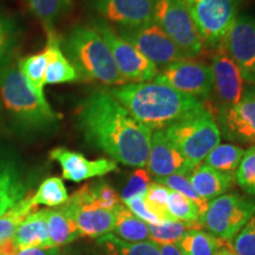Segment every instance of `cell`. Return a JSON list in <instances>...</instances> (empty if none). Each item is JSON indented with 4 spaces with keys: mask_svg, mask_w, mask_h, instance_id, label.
<instances>
[{
    "mask_svg": "<svg viewBox=\"0 0 255 255\" xmlns=\"http://www.w3.org/2000/svg\"><path fill=\"white\" fill-rule=\"evenodd\" d=\"M77 126L85 141L113 161L136 168L146 165L152 131L133 119L109 91L97 90L83 101Z\"/></svg>",
    "mask_w": 255,
    "mask_h": 255,
    "instance_id": "1",
    "label": "cell"
},
{
    "mask_svg": "<svg viewBox=\"0 0 255 255\" xmlns=\"http://www.w3.org/2000/svg\"><path fill=\"white\" fill-rule=\"evenodd\" d=\"M109 92L133 119L151 131L167 129L206 105L199 98L155 81L127 83Z\"/></svg>",
    "mask_w": 255,
    "mask_h": 255,
    "instance_id": "2",
    "label": "cell"
},
{
    "mask_svg": "<svg viewBox=\"0 0 255 255\" xmlns=\"http://www.w3.org/2000/svg\"><path fill=\"white\" fill-rule=\"evenodd\" d=\"M0 103L9 120L27 132H45L59 121L45 100L37 94L18 66L8 65L0 71Z\"/></svg>",
    "mask_w": 255,
    "mask_h": 255,
    "instance_id": "3",
    "label": "cell"
},
{
    "mask_svg": "<svg viewBox=\"0 0 255 255\" xmlns=\"http://www.w3.org/2000/svg\"><path fill=\"white\" fill-rule=\"evenodd\" d=\"M60 47L81 79L97 81L114 88L128 83L121 76L109 46L92 24L73 27Z\"/></svg>",
    "mask_w": 255,
    "mask_h": 255,
    "instance_id": "4",
    "label": "cell"
},
{
    "mask_svg": "<svg viewBox=\"0 0 255 255\" xmlns=\"http://www.w3.org/2000/svg\"><path fill=\"white\" fill-rule=\"evenodd\" d=\"M165 135L195 167L221 142V131L214 113L203 107L164 129Z\"/></svg>",
    "mask_w": 255,
    "mask_h": 255,
    "instance_id": "5",
    "label": "cell"
},
{
    "mask_svg": "<svg viewBox=\"0 0 255 255\" xmlns=\"http://www.w3.org/2000/svg\"><path fill=\"white\" fill-rule=\"evenodd\" d=\"M255 214V200L241 194L226 193L209 201L200 223L220 240L229 242Z\"/></svg>",
    "mask_w": 255,
    "mask_h": 255,
    "instance_id": "6",
    "label": "cell"
},
{
    "mask_svg": "<svg viewBox=\"0 0 255 255\" xmlns=\"http://www.w3.org/2000/svg\"><path fill=\"white\" fill-rule=\"evenodd\" d=\"M203 45L216 49L239 15L242 0H184Z\"/></svg>",
    "mask_w": 255,
    "mask_h": 255,
    "instance_id": "7",
    "label": "cell"
},
{
    "mask_svg": "<svg viewBox=\"0 0 255 255\" xmlns=\"http://www.w3.org/2000/svg\"><path fill=\"white\" fill-rule=\"evenodd\" d=\"M154 21L188 59L202 52L203 43L184 0H155Z\"/></svg>",
    "mask_w": 255,
    "mask_h": 255,
    "instance_id": "8",
    "label": "cell"
},
{
    "mask_svg": "<svg viewBox=\"0 0 255 255\" xmlns=\"http://www.w3.org/2000/svg\"><path fill=\"white\" fill-rule=\"evenodd\" d=\"M100 32L109 46L121 76L129 82L143 83L152 81L158 73V69L144 55H142L131 43L116 33V31L104 20L91 23Z\"/></svg>",
    "mask_w": 255,
    "mask_h": 255,
    "instance_id": "9",
    "label": "cell"
},
{
    "mask_svg": "<svg viewBox=\"0 0 255 255\" xmlns=\"http://www.w3.org/2000/svg\"><path fill=\"white\" fill-rule=\"evenodd\" d=\"M119 34L131 43L157 69L188 59L154 20L135 27H119Z\"/></svg>",
    "mask_w": 255,
    "mask_h": 255,
    "instance_id": "10",
    "label": "cell"
},
{
    "mask_svg": "<svg viewBox=\"0 0 255 255\" xmlns=\"http://www.w3.org/2000/svg\"><path fill=\"white\" fill-rule=\"evenodd\" d=\"M152 81L163 83L199 100H207L213 91L212 68L199 60L183 59L170 64Z\"/></svg>",
    "mask_w": 255,
    "mask_h": 255,
    "instance_id": "11",
    "label": "cell"
},
{
    "mask_svg": "<svg viewBox=\"0 0 255 255\" xmlns=\"http://www.w3.org/2000/svg\"><path fill=\"white\" fill-rule=\"evenodd\" d=\"M222 47L237 64L245 83L255 87V15H238Z\"/></svg>",
    "mask_w": 255,
    "mask_h": 255,
    "instance_id": "12",
    "label": "cell"
},
{
    "mask_svg": "<svg viewBox=\"0 0 255 255\" xmlns=\"http://www.w3.org/2000/svg\"><path fill=\"white\" fill-rule=\"evenodd\" d=\"M215 120L226 139L255 145V87L248 85L238 104L216 110Z\"/></svg>",
    "mask_w": 255,
    "mask_h": 255,
    "instance_id": "13",
    "label": "cell"
},
{
    "mask_svg": "<svg viewBox=\"0 0 255 255\" xmlns=\"http://www.w3.org/2000/svg\"><path fill=\"white\" fill-rule=\"evenodd\" d=\"M60 207L73 220L82 237L100 239L113 233L116 210L100 208L85 200L78 191L69 196L68 202Z\"/></svg>",
    "mask_w": 255,
    "mask_h": 255,
    "instance_id": "14",
    "label": "cell"
},
{
    "mask_svg": "<svg viewBox=\"0 0 255 255\" xmlns=\"http://www.w3.org/2000/svg\"><path fill=\"white\" fill-rule=\"evenodd\" d=\"M213 91L218 109L238 104L246 92V83L237 64L228 56L223 47H219L212 60ZM216 109V110H218Z\"/></svg>",
    "mask_w": 255,
    "mask_h": 255,
    "instance_id": "15",
    "label": "cell"
},
{
    "mask_svg": "<svg viewBox=\"0 0 255 255\" xmlns=\"http://www.w3.org/2000/svg\"><path fill=\"white\" fill-rule=\"evenodd\" d=\"M146 168L149 175L159 178L170 175H186L189 177L196 167L174 145L165 135L164 130H156L151 135Z\"/></svg>",
    "mask_w": 255,
    "mask_h": 255,
    "instance_id": "16",
    "label": "cell"
},
{
    "mask_svg": "<svg viewBox=\"0 0 255 255\" xmlns=\"http://www.w3.org/2000/svg\"><path fill=\"white\" fill-rule=\"evenodd\" d=\"M90 7L119 27H135L154 20L155 0H88Z\"/></svg>",
    "mask_w": 255,
    "mask_h": 255,
    "instance_id": "17",
    "label": "cell"
},
{
    "mask_svg": "<svg viewBox=\"0 0 255 255\" xmlns=\"http://www.w3.org/2000/svg\"><path fill=\"white\" fill-rule=\"evenodd\" d=\"M50 157L60 164L63 178L72 182H82L89 178L104 176L119 169L117 162L113 159L100 158L91 161L81 152L69 150L63 146L51 150Z\"/></svg>",
    "mask_w": 255,
    "mask_h": 255,
    "instance_id": "18",
    "label": "cell"
},
{
    "mask_svg": "<svg viewBox=\"0 0 255 255\" xmlns=\"http://www.w3.org/2000/svg\"><path fill=\"white\" fill-rule=\"evenodd\" d=\"M26 181L17 159L0 151V216L28 195Z\"/></svg>",
    "mask_w": 255,
    "mask_h": 255,
    "instance_id": "19",
    "label": "cell"
},
{
    "mask_svg": "<svg viewBox=\"0 0 255 255\" xmlns=\"http://www.w3.org/2000/svg\"><path fill=\"white\" fill-rule=\"evenodd\" d=\"M47 209L31 213L13 235V244L18 251L26 248H53L51 247L46 225Z\"/></svg>",
    "mask_w": 255,
    "mask_h": 255,
    "instance_id": "20",
    "label": "cell"
},
{
    "mask_svg": "<svg viewBox=\"0 0 255 255\" xmlns=\"http://www.w3.org/2000/svg\"><path fill=\"white\" fill-rule=\"evenodd\" d=\"M46 50L49 62L44 77V85L63 84V83H71L81 79L77 70L64 55L56 32L47 34Z\"/></svg>",
    "mask_w": 255,
    "mask_h": 255,
    "instance_id": "21",
    "label": "cell"
},
{
    "mask_svg": "<svg viewBox=\"0 0 255 255\" xmlns=\"http://www.w3.org/2000/svg\"><path fill=\"white\" fill-rule=\"evenodd\" d=\"M189 181L196 193L207 202L228 193L235 183V178L219 173L205 163L194 169L189 175Z\"/></svg>",
    "mask_w": 255,
    "mask_h": 255,
    "instance_id": "22",
    "label": "cell"
},
{
    "mask_svg": "<svg viewBox=\"0 0 255 255\" xmlns=\"http://www.w3.org/2000/svg\"><path fill=\"white\" fill-rule=\"evenodd\" d=\"M46 225L51 247L59 248L65 246L82 237L76 223L64 212L62 207H58L57 209H47Z\"/></svg>",
    "mask_w": 255,
    "mask_h": 255,
    "instance_id": "23",
    "label": "cell"
},
{
    "mask_svg": "<svg viewBox=\"0 0 255 255\" xmlns=\"http://www.w3.org/2000/svg\"><path fill=\"white\" fill-rule=\"evenodd\" d=\"M113 234L129 244L149 241V225L133 215L122 202L116 209V222Z\"/></svg>",
    "mask_w": 255,
    "mask_h": 255,
    "instance_id": "24",
    "label": "cell"
},
{
    "mask_svg": "<svg viewBox=\"0 0 255 255\" xmlns=\"http://www.w3.org/2000/svg\"><path fill=\"white\" fill-rule=\"evenodd\" d=\"M223 242L208 232L194 228L186 232L175 246L182 255H214Z\"/></svg>",
    "mask_w": 255,
    "mask_h": 255,
    "instance_id": "25",
    "label": "cell"
},
{
    "mask_svg": "<svg viewBox=\"0 0 255 255\" xmlns=\"http://www.w3.org/2000/svg\"><path fill=\"white\" fill-rule=\"evenodd\" d=\"M245 150L240 145L225 143L215 146L205 159V164L223 175L235 178V173L240 164Z\"/></svg>",
    "mask_w": 255,
    "mask_h": 255,
    "instance_id": "26",
    "label": "cell"
},
{
    "mask_svg": "<svg viewBox=\"0 0 255 255\" xmlns=\"http://www.w3.org/2000/svg\"><path fill=\"white\" fill-rule=\"evenodd\" d=\"M28 8L39 19L47 34L55 32V23L71 8L72 0H26Z\"/></svg>",
    "mask_w": 255,
    "mask_h": 255,
    "instance_id": "27",
    "label": "cell"
},
{
    "mask_svg": "<svg viewBox=\"0 0 255 255\" xmlns=\"http://www.w3.org/2000/svg\"><path fill=\"white\" fill-rule=\"evenodd\" d=\"M37 206L32 201V195H27L19 201L17 205L8 209L4 215L0 216V246L12 240L17 228L31 213L36 212Z\"/></svg>",
    "mask_w": 255,
    "mask_h": 255,
    "instance_id": "28",
    "label": "cell"
},
{
    "mask_svg": "<svg viewBox=\"0 0 255 255\" xmlns=\"http://www.w3.org/2000/svg\"><path fill=\"white\" fill-rule=\"evenodd\" d=\"M98 245L104 248L107 255H161L158 245L150 240L129 244L115 237L113 233L98 239Z\"/></svg>",
    "mask_w": 255,
    "mask_h": 255,
    "instance_id": "29",
    "label": "cell"
},
{
    "mask_svg": "<svg viewBox=\"0 0 255 255\" xmlns=\"http://www.w3.org/2000/svg\"><path fill=\"white\" fill-rule=\"evenodd\" d=\"M199 222L168 220L158 225H149V240L158 245H175L190 229L200 228Z\"/></svg>",
    "mask_w": 255,
    "mask_h": 255,
    "instance_id": "30",
    "label": "cell"
},
{
    "mask_svg": "<svg viewBox=\"0 0 255 255\" xmlns=\"http://www.w3.org/2000/svg\"><path fill=\"white\" fill-rule=\"evenodd\" d=\"M81 195L97 207L108 210H116L122 205L120 194L105 181L89 183L77 190Z\"/></svg>",
    "mask_w": 255,
    "mask_h": 255,
    "instance_id": "31",
    "label": "cell"
},
{
    "mask_svg": "<svg viewBox=\"0 0 255 255\" xmlns=\"http://www.w3.org/2000/svg\"><path fill=\"white\" fill-rule=\"evenodd\" d=\"M47 62H49V55H47L46 47L41 52L36 55L25 57L18 63V69L23 73L26 78L28 84L33 89L37 94L44 96V77H45V71Z\"/></svg>",
    "mask_w": 255,
    "mask_h": 255,
    "instance_id": "32",
    "label": "cell"
},
{
    "mask_svg": "<svg viewBox=\"0 0 255 255\" xmlns=\"http://www.w3.org/2000/svg\"><path fill=\"white\" fill-rule=\"evenodd\" d=\"M69 194L62 178L52 176L40 183L36 193L32 195V201L36 206L60 207L68 202Z\"/></svg>",
    "mask_w": 255,
    "mask_h": 255,
    "instance_id": "33",
    "label": "cell"
},
{
    "mask_svg": "<svg viewBox=\"0 0 255 255\" xmlns=\"http://www.w3.org/2000/svg\"><path fill=\"white\" fill-rule=\"evenodd\" d=\"M167 209L171 218L177 221L200 223L201 213L197 206L177 191L170 190L169 193Z\"/></svg>",
    "mask_w": 255,
    "mask_h": 255,
    "instance_id": "34",
    "label": "cell"
},
{
    "mask_svg": "<svg viewBox=\"0 0 255 255\" xmlns=\"http://www.w3.org/2000/svg\"><path fill=\"white\" fill-rule=\"evenodd\" d=\"M155 182L163 184V186L169 188L170 190L177 191V193L186 196L187 199L193 201V202L197 206V208H199L201 216H202L203 213L206 212L208 202H207L206 200H203L202 197L196 193L195 189L191 186L189 177L186 176V175H170V176L167 177L155 178Z\"/></svg>",
    "mask_w": 255,
    "mask_h": 255,
    "instance_id": "35",
    "label": "cell"
},
{
    "mask_svg": "<svg viewBox=\"0 0 255 255\" xmlns=\"http://www.w3.org/2000/svg\"><path fill=\"white\" fill-rule=\"evenodd\" d=\"M235 181L242 190L254 195L255 188V145H251L242 156L240 164L235 173Z\"/></svg>",
    "mask_w": 255,
    "mask_h": 255,
    "instance_id": "36",
    "label": "cell"
},
{
    "mask_svg": "<svg viewBox=\"0 0 255 255\" xmlns=\"http://www.w3.org/2000/svg\"><path fill=\"white\" fill-rule=\"evenodd\" d=\"M170 189L163 184L158 182H151L148 188V191L144 195V200L146 205L149 206L152 212L158 216L162 221H168V220H175L169 214L167 205L168 197Z\"/></svg>",
    "mask_w": 255,
    "mask_h": 255,
    "instance_id": "37",
    "label": "cell"
},
{
    "mask_svg": "<svg viewBox=\"0 0 255 255\" xmlns=\"http://www.w3.org/2000/svg\"><path fill=\"white\" fill-rule=\"evenodd\" d=\"M229 242L237 255H255V214Z\"/></svg>",
    "mask_w": 255,
    "mask_h": 255,
    "instance_id": "38",
    "label": "cell"
},
{
    "mask_svg": "<svg viewBox=\"0 0 255 255\" xmlns=\"http://www.w3.org/2000/svg\"><path fill=\"white\" fill-rule=\"evenodd\" d=\"M150 175L146 170L138 168L128 178V182L121 193V200L126 201L132 197L144 196L150 186Z\"/></svg>",
    "mask_w": 255,
    "mask_h": 255,
    "instance_id": "39",
    "label": "cell"
},
{
    "mask_svg": "<svg viewBox=\"0 0 255 255\" xmlns=\"http://www.w3.org/2000/svg\"><path fill=\"white\" fill-rule=\"evenodd\" d=\"M123 205L127 207L133 215L137 216L139 220L144 221L148 225H158L162 223L161 219L155 214L152 210L149 208V206L146 205L144 196H137L132 197V199L123 201Z\"/></svg>",
    "mask_w": 255,
    "mask_h": 255,
    "instance_id": "40",
    "label": "cell"
},
{
    "mask_svg": "<svg viewBox=\"0 0 255 255\" xmlns=\"http://www.w3.org/2000/svg\"><path fill=\"white\" fill-rule=\"evenodd\" d=\"M13 45V26L9 20L0 17V64L4 62Z\"/></svg>",
    "mask_w": 255,
    "mask_h": 255,
    "instance_id": "41",
    "label": "cell"
},
{
    "mask_svg": "<svg viewBox=\"0 0 255 255\" xmlns=\"http://www.w3.org/2000/svg\"><path fill=\"white\" fill-rule=\"evenodd\" d=\"M13 255H60L59 248H26L15 252Z\"/></svg>",
    "mask_w": 255,
    "mask_h": 255,
    "instance_id": "42",
    "label": "cell"
},
{
    "mask_svg": "<svg viewBox=\"0 0 255 255\" xmlns=\"http://www.w3.org/2000/svg\"><path fill=\"white\" fill-rule=\"evenodd\" d=\"M158 247L161 255H182L178 252L175 245H161Z\"/></svg>",
    "mask_w": 255,
    "mask_h": 255,
    "instance_id": "43",
    "label": "cell"
},
{
    "mask_svg": "<svg viewBox=\"0 0 255 255\" xmlns=\"http://www.w3.org/2000/svg\"><path fill=\"white\" fill-rule=\"evenodd\" d=\"M214 255H237L235 252L232 250L231 247L226 246V245H222L221 247L218 248V251L215 252Z\"/></svg>",
    "mask_w": 255,
    "mask_h": 255,
    "instance_id": "44",
    "label": "cell"
},
{
    "mask_svg": "<svg viewBox=\"0 0 255 255\" xmlns=\"http://www.w3.org/2000/svg\"><path fill=\"white\" fill-rule=\"evenodd\" d=\"M254 195H255V188H254Z\"/></svg>",
    "mask_w": 255,
    "mask_h": 255,
    "instance_id": "45",
    "label": "cell"
}]
</instances>
